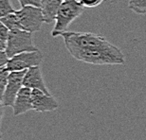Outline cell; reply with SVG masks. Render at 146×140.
Masks as SVG:
<instances>
[{"instance_id": "2e32d148", "label": "cell", "mask_w": 146, "mask_h": 140, "mask_svg": "<svg viewBox=\"0 0 146 140\" xmlns=\"http://www.w3.org/2000/svg\"><path fill=\"white\" fill-rule=\"evenodd\" d=\"M18 1L22 7H26V6H33V7L41 8L43 0H18Z\"/></svg>"}, {"instance_id": "7c38bea8", "label": "cell", "mask_w": 146, "mask_h": 140, "mask_svg": "<svg viewBox=\"0 0 146 140\" xmlns=\"http://www.w3.org/2000/svg\"><path fill=\"white\" fill-rule=\"evenodd\" d=\"M0 21H1L10 30H23L21 25H20L19 19L16 15L15 11H14L13 13H11L7 16L3 17V18L0 19Z\"/></svg>"}, {"instance_id": "e0dca14e", "label": "cell", "mask_w": 146, "mask_h": 140, "mask_svg": "<svg viewBox=\"0 0 146 140\" xmlns=\"http://www.w3.org/2000/svg\"><path fill=\"white\" fill-rule=\"evenodd\" d=\"M10 32H11V30H9L1 21H0V39L5 41V42L7 43V40L9 38V35H10Z\"/></svg>"}, {"instance_id": "5b68a950", "label": "cell", "mask_w": 146, "mask_h": 140, "mask_svg": "<svg viewBox=\"0 0 146 140\" xmlns=\"http://www.w3.org/2000/svg\"><path fill=\"white\" fill-rule=\"evenodd\" d=\"M15 13L18 17L23 30H27L29 32L33 33L40 31L43 24L45 23V18L41 8L26 6L22 7L21 10L15 11Z\"/></svg>"}, {"instance_id": "30bf717a", "label": "cell", "mask_w": 146, "mask_h": 140, "mask_svg": "<svg viewBox=\"0 0 146 140\" xmlns=\"http://www.w3.org/2000/svg\"><path fill=\"white\" fill-rule=\"evenodd\" d=\"M31 93L33 90L27 87H23L19 91L13 106V113L14 116L23 115L28 113L29 111L33 110Z\"/></svg>"}, {"instance_id": "52a82bcc", "label": "cell", "mask_w": 146, "mask_h": 140, "mask_svg": "<svg viewBox=\"0 0 146 140\" xmlns=\"http://www.w3.org/2000/svg\"><path fill=\"white\" fill-rule=\"evenodd\" d=\"M27 70L23 71H13L10 72L8 79L7 86H6L4 95H3L2 103L4 107H13L16 96L23 87V80Z\"/></svg>"}, {"instance_id": "277c9868", "label": "cell", "mask_w": 146, "mask_h": 140, "mask_svg": "<svg viewBox=\"0 0 146 140\" xmlns=\"http://www.w3.org/2000/svg\"><path fill=\"white\" fill-rule=\"evenodd\" d=\"M38 48L33 45L31 32L27 30H11L6 43V53L9 58L27 51H35Z\"/></svg>"}, {"instance_id": "8992f818", "label": "cell", "mask_w": 146, "mask_h": 140, "mask_svg": "<svg viewBox=\"0 0 146 140\" xmlns=\"http://www.w3.org/2000/svg\"><path fill=\"white\" fill-rule=\"evenodd\" d=\"M43 61V54L39 49L27 51L10 58L6 67L10 72L28 70L33 66H39Z\"/></svg>"}, {"instance_id": "8fae6325", "label": "cell", "mask_w": 146, "mask_h": 140, "mask_svg": "<svg viewBox=\"0 0 146 140\" xmlns=\"http://www.w3.org/2000/svg\"><path fill=\"white\" fill-rule=\"evenodd\" d=\"M63 2L64 0H43L41 9L45 18V23L49 24L54 21L56 18L57 11Z\"/></svg>"}, {"instance_id": "5bb4252c", "label": "cell", "mask_w": 146, "mask_h": 140, "mask_svg": "<svg viewBox=\"0 0 146 140\" xmlns=\"http://www.w3.org/2000/svg\"><path fill=\"white\" fill-rule=\"evenodd\" d=\"M9 75H10V71L6 66L0 67V100H2L3 95H4L6 86H7Z\"/></svg>"}, {"instance_id": "d6986e66", "label": "cell", "mask_w": 146, "mask_h": 140, "mask_svg": "<svg viewBox=\"0 0 146 140\" xmlns=\"http://www.w3.org/2000/svg\"><path fill=\"white\" fill-rule=\"evenodd\" d=\"M9 60H10V58L8 57L6 51L5 50H0V67H3V66L7 65Z\"/></svg>"}, {"instance_id": "ba28073f", "label": "cell", "mask_w": 146, "mask_h": 140, "mask_svg": "<svg viewBox=\"0 0 146 140\" xmlns=\"http://www.w3.org/2000/svg\"><path fill=\"white\" fill-rule=\"evenodd\" d=\"M31 98H33V108L36 112H51L59 107V103L51 95L46 94L41 90L33 89L31 93Z\"/></svg>"}, {"instance_id": "4fadbf2b", "label": "cell", "mask_w": 146, "mask_h": 140, "mask_svg": "<svg viewBox=\"0 0 146 140\" xmlns=\"http://www.w3.org/2000/svg\"><path fill=\"white\" fill-rule=\"evenodd\" d=\"M128 8L139 15H146V0H129Z\"/></svg>"}, {"instance_id": "6da1fadb", "label": "cell", "mask_w": 146, "mask_h": 140, "mask_svg": "<svg viewBox=\"0 0 146 140\" xmlns=\"http://www.w3.org/2000/svg\"><path fill=\"white\" fill-rule=\"evenodd\" d=\"M70 55L80 62L96 65H123L125 63L123 53L115 45L107 48L75 50L70 52Z\"/></svg>"}, {"instance_id": "ffe728a7", "label": "cell", "mask_w": 146, "mask_h": 140, "mask_svg": "<svg viewBox=\"0 0 146 140\" xmlns=\"http://www.w3.org/2000/svg\"><path fill=\"white\" fill-rule=\"evenodd\" d=\"M3 108H4V105L2 103V100H0V125H1V121L3 118Z\"/></svg>"}, {"instance_id": "3957f363", "label": "cell", "mask_w": 146, "mask_h": 140, "mask_svg": "<svg viewBox=\"0 0 146 140\" xmlns=\"http://www.w3.org/2000/svg\"><path fill=\"white\" fill-rule=\"evenodd\" d=\"M84 6L77 0H64L55 18V26L51 35L53 37L63 31H66L69 25L77 19L84 11Z\"/></svg>"}, {"instance_id": "9c48e42d", "label": "cell", "mask_w": 146, "mask_h": 140, "mask_svg": "<svg viewBox=\"0 0 146 140\" xmlns=\"http://www.w3.org/2000/svg\"><path fill=\"white\" fill-rule=\"evenodd\" d=\"M23 86L30 88L31 90L33 89L41 90V91H43L46 94L50 95L49 90L48 89V87H46L45 83V81H44L40 65L33 66V67L27 70L24 80H23Z\"/></svg>"}, {"instance_id": "ac0fdd59", "label": "cell", "mask_w": 146, "mask_h": 140, "mask_svg": "<svg viewBox=\"0 0 146 140\" xmlns=\"http://www.w3.org/2000/svg\"><path fill=\"white\" fill-rule=\"evenodd\" d=\"M104 0H80V2L84 6V8H95L103 2Z\"/></svg>"}, {"instance_id": "7a4b0ae2", "label": "cell", "mask_w": 146, "mask_h": 140, "mask_svg": "<svg viewBox=\"0 0 146 140\" xmlns=\"http://www.w3.org/2000/svg\"><path fill=\"white\" fill-rule=\"evenodd\" d=\"M58 36L64 39L66 48L69 53L75 50L107 48L113 45L106 37L91 32H75L66 30L60 32Z\"/></svg>"}, {"instance_id": "44dd1931", "label": "cell", "mask_w": 146, "mask_h": 140, "mask_svg": "<svg viewBox=\"0 0 146 140\" xmlns=\"http://www.w3.org/2000/svg\"><path fill=\"white\" fill-rule=\"evenodd\" d=\"M6 49V42L0 39V50H5Z\"/></svg>"}, {"instance_id": "7402d4cb", "label": "cell", "mask_w": 146, "mask_h": 140, "mask_svg": "<svg viewBox=\"0 0 146 140\" xmlns=\"http://www.w3.org/2000/svg\"><path fill=\"white\" fill-rule=\"evenodd\" d=\"M1 138H2V135H1V133H0V140H1Z\"/></svg>"}, {"instance_id": "9a60e30c", "label": "cell", "mask_w": 146, "mask_h": 140, "mask_svg": "<svg viewBox=\"0 0 146 140\" xmlns=\"http://www.w3.org/2000/svg\"><path fill=\"white\" fill-rule=\"evenodd\" d=\"M15 10H13L10 0H0V19L3 17L13 13Z\"/></svg>"}]
</instances>
